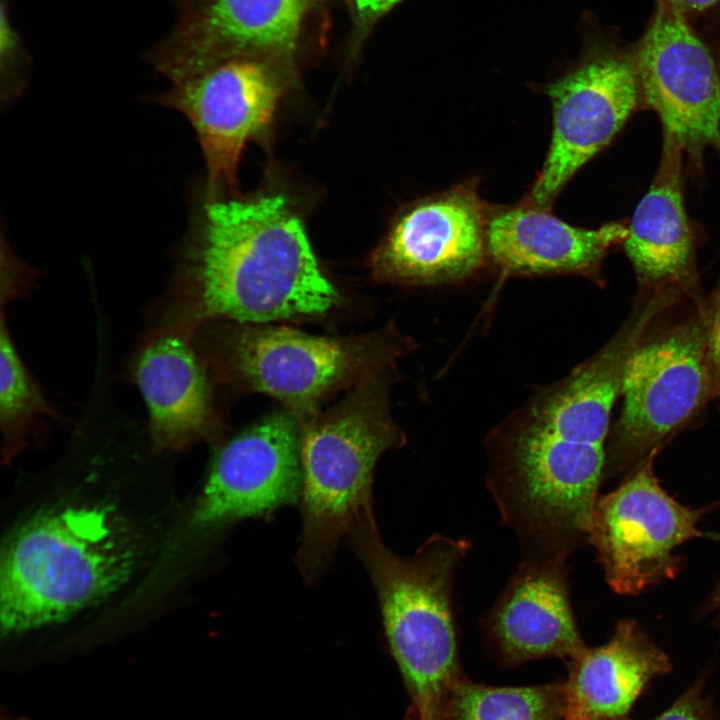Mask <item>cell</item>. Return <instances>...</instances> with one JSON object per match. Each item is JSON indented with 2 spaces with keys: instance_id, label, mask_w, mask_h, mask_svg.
<instances>
[{
  "instance_id": "6da1fadb",
  "label": "cell",
  "mask_w": 720,
  "mask_h": 720,
  "mask_svg": "<svg viewBox=\"0 0 720 720\" xmlns=\"http://www.w3.org/2000/svg\"><path fill=\"white\" fill-rule=\"evenodd\" d=\"M641 331H624L489 435L487 488L523 551L571 554L588 543L610 415Z\"/></svg>"
},
{
  "instance_id": "7a4b0ae2",
  "label": "cell",
  "mask_w": 720,
  "mask_h": 720,
  "mask_svg": "<svg viewBox=\"0 0 720 720\" xmlns=\"http://www.w3.org/2000/svg\"><path fill=\"white\" fill-rule=\"evenodd\" d=\"M338 293L280 194L208 198L178 250L156 325L267 322L325 313Z\"/></svg>"
},
{
  "instance_id": "3957f363",
  "label": "cell",
  "mask_w": 720,
  "mask_h": 720,
  "mask_svg": "<svg viewBox=\"0 0 720 720\" xmlns=\"http://www.w3.org/2000/svg\"><path fill=\"white\" fill-rule=\"evenodd\" d=\"M138 555L136 538L108 508L72 505L38 513L2 551V633L58 623L103 600L129 579Z\"/></svg>"
},
{
  "instance_id": "277c9868",
  "label": "cell",
  "mask_w": 720,
  "mask_h": 720,
  "mask_svg": "<svg viewBox=\"0 0 720 720\" xmlns=\"http://www.w3.org/2000/svg\"><path fill=\"white\" fill-rule=\"evenodd\" d=\"M348 536L376 588L390 649L421 720H443L445 696L461 676L452 591L470 542L434 534L400 558L375 518Z\"/></svg>"
},
{
  "instance_id": "5b68a950",
  "label": "cell",
  "mask_w": 720,
  "mask_h": 720,
  "mask_svg": "<svg viewBox=\"0 0 720 720\" xmlns=\"http://www.w3.org/2000/svg\"><path fill=\"white\" fill-rule=\"evenodd\" d=\"M401 442L382 401L368 393L307 427L300 448L303 528L297 552L306 580L323 574L342 536L374 518L375 464Z\"/></svg>"
},
{
  "instance_id": "8992f818",
  "label": "cell",
  "mask_w": 720,
  "mask_h": 720,
  "mask_svg": "<svg viewBox=\"0 0 720 720\" xmlns=\"http://www.w3.org/2000/svg\"><path fill=\"white\" fill-rule=\"evenodd\" d=\"M655 451L616 489L599 496L588 543L595 549L612 590L636 595L675 577L684 559L676 549L694 538L720 540L698 528L712 505L691 508L676 501L653 472Z\"/></svg>"
},
{
  "instance_id": "52a82bcc",
  "label": "cell",
  "mask_w": 720,
  "mask_h": 720,
  "mask_svg": "<svg viewBox=\"0 0 720 720\" xmlns=\"http://www.w3.org/2000/svg\"><path fill=\"white\" fill-rule=\"evenodd\" d=\"M635 54L617 47L593 48L566 74L545 87L552 105L550 146L524 197L551 210L578 170L601 151L637 104Z\"/></svg>"
},
{
  "instance_id": "ba28073f",
  "label": "cell",
  "mask_w": 720,
  "mask_h": 720,
  "mask_svg": "<svg viewBox=\"0 0 720 720\" xmlns=\"http://www.w3.org/2000/svg\"><path fill=\"white\" fill-rule=\"evenodd\" d=\"M283 85L266 63L239 57L216 64L153 97L181 113L195 131L208 198L229 196L246 144L271 124Z\"/></svg>"
},
{
  "instance_id": "9c48e42d",
  "label": "cell",
  "mask_w": 720,
  "mask_h": 720,
  "mask_svg": "<svg viewBox=\"0 0 720 720\" xmlns=\"http://www.w3.org/2000/svg\"><path fill=\"white\" fill-rule=\"evenodd\" d=\"M707 333L681 326L637 346L623 374L624 405L605 474L618 475L685 422L709 388Z\"/></svg>"
},
{
  "instance_id": "30bf717a",
  "label": "cell",
  "mask_w": 720,
  "mask_h": 720,
  "mask_svg": "<svg viewBox=\"0 0 720 720\" xmlns=\"http://www.w3.org/2000/svg\"><path fill=\"white\" fill-rule=\"evenodd\" d=\"M491 205L477 179L410 204L371 256L378 279L439 285L464 280L488 261L486 232Z\"/></svg>"
},
{
  "instance_id": "8fae6325",
  "label": "cell",
  "mask_w": 720,
  "mask_h": 720,
  "mask_svg": "<svg viewBox=\"0 0 720 720\" xmlns=\"http://www.w3.org/2000/svg\"><path fill=\"white\" fill-rule=\"evenodd\" d=\"M311 0H177L178 14L146 60L176 83L248 54L286 56Z\"/></svg>"
},
{
  "instance_id": "7c38bea8",
  "label": "cell",
  "mask_w": 720,
  "mask_h": 720,
  "mask_svg": "<svg viewBox=\"0 0 720 720\" xmlns=\"http://www.w3.org/2000/svg\"><path fill=\"white\" fill-rule=\"evenodd\" d=\"M635 65L639 87L666 136L690 152L718 140L720 80L714 61L670 0H657Z\"/></svg>"
},
{
  "instance_id": "4fadbf2b",
  "label": "cell",
  "mask_w": 720,
  "mask_h": 720,
  "mask_svg": "<svg viewBox=\"0 0 720 720\" xmlns=\"http://www.w3.org/2000/svg\"><path fill=\"white\" fill-rule=\"evenodd\" d=\"M300 448L297 426L285 414L272 415L228 441L214 458L194 508V524L214 531L297 502Z\"/></svg>"
},
{
  "instance_id": "5bb4252c",
  "label": "cell",
  "mask_w": 720,
  "mask_h": 720,
  "mask_svg": "<svg viewBox=\"0 0 720 720\" xmlns=\"http://www.w3.org/2000/svg\"><path fill=\"white\" fill-rule=\"evenodd\" d=\"M129 377L147 408L154 452L184 451L212 436L211 386L196 330L156 325L132 354Z\"/></svg>"
},
{
  "instance_id": "9a60e30c",
  "label": "cell",
  "mask_w": 720,
  "mask_h": 720,
  "mask_svg": "<svg viewBox=\"0 0 720 720\" xmlns=\"http://www.w3.org/2000/svg\"><path fill=\"white\" fill-rule=\"evenodd\" d=\"M227 361L255 389L304 414L360 365L359 346L282 327L246 329L226 344Z\"/></svg>"
},
{
  "instance_id": "2e32d148",
  "label": "cell",
  "mask_w": 720,
  "mask_h": 720,
  "mask_svg": "<svg viewBox=\"0 0 720 720\" xmlns=\"http://www.w3.org/2000/svg\"><path fill=\"white\" fill-rule=\"evenodd\" d=\"M567 559L523 558L488 612L486 629L506 662L571 659L587 647L572 610Z\"/></svg>"
},
{
  "instance_id": "e0dca14e",
  "label": "cell",
  "mask_w": 720,
  "mask_h": 720,
  "mask_svg": "<svg viewBox=\"0 0 720 720\" xmlns=\"http://www.w3.org/2000/svg\"><path fill=\"white\" fill-rule=\"evenodd\" d=\"M628 227L617 222L595 229L573 226L526 198L491 207L486 232L488 260L512 275H593Z\"/></svg>"
},
{
  "instance_id": "ac0fdd59",
  "label": "cell",
  "mask_w": 720,
  "mask_h": 720,
  "mask_svg": "<svg viewBox=\"0 0 720 720\" xmlns=\"http://www.w3.org/2000/svg\"><path fill=\"white\" fill-rule=\"evenodd\" d=\"M669 655L635 620H620L610 639L569 659L564 720H634L653 680L671 673Z\"/></svg>"
},
{
  "instance_id": "d6986e66",
  "label": "cell",
  "mask_w": 720,
  "mask_h": 720,
  "mask_svg": "<svg viewBox=\"0 0 720 720\" xmlns=\"http://www.w3.org/2000/svg\"><path fill=\"white\" fill-rule=\"evenodd\" d=\"M682 148L665 135L657 175L638 203L625 251L637 273L650 281L678 280L690 265L692 236L682 196Z\"/></svg>"
},
{
  "instance_id": "ffe728a7",
  "label": "cell",
  "mask_w": 720,
  "mask_h": 720,
  "mask_svg": "<svg viewBox=\"0 0 720 720\" xmlns=\"http://www.w3.org/2000/svg\"><path fill=\"white\" fill-rule=\"evenodd\" d=\"M443 720H564V683L493 687L460 676L443 703Z\"/></svg>"
},
{
  "instance_id": "44dd1931",
  "label": "cell",
  "mask_w": 720,
  "mask_h": 720,
  "mask_svg": "<svg viewBox=\"0 0 720 720\" xmlns=\"http://www.w3.org/2000/svg\"><path fill=\"white\" fill-rule=\"evenodd\" d=\"M49 420H62L21 358L5 310L0 325V427L7 459L14 456Z\"/></svg>"
},
{
  "instance_id": "7402d4cb",
  "label": "cell",
  "mask_w": 720,
  "mask_h": 720,
  "mask_svg": "<svg viewBox=\"0 0 720 720\" xmlns=\"http://www.w3.org/2000/svg\"><path fill=\"white\" fill-rule=\"evenodd\" d=\"M7 0L1 3L0 58L2 97L10 101L25 87L30 58L24 42L12 24Z\"/></svg>"
},
{
  "instance_id": "603a6c76",
  "label": "cell",
  "mask_w": 720,
  "mask_h": 720,
  "mask_svg": "<svg viewBox=\"0 0 720 720\" xmlns=\"http://www.w3.org/2000/svg\"><path fill=\"white\" fill-rule=\"evenodd\" d=\"M709 672L702 671L663 711L648 720H719L712 694L706 692Z\"/></svg>"
},
{
  "instance_id": "cb8c5ba5",
  "label": "cell",
  "mask_w": 720,
  "mask_h": 720,
  "mask_svg": "<svg viewBox=\"0 0 720 720\" xmlns=\"http://www.w3.org/2000/svg\"><path fill=\"white\" fill-rule=\"evenodd\" d=\"M707 355L720 382V291L707 332Z\"/></svg>"
},
{
  "instance_id": "d4e9b609",
  "label": "cell",
  "mask_w": 720,
  "mask_h": 720,
  "mask_svg": "<svg viewBox=\"0 0 720 720\" xmlns=\"http://www.w3.org/2000/svg\"><path fill=\"white\" fill-rule=\"evenodd\" d=\"M400 0H353L360 20L368 23L380 17Z\"/></svg>"
},
{
  "instance_id": "484cf974",
  "label": "cell",
  "mask_w": 720,
  "mask_h": 720,
  "mask_svg": "<svg viewBox=\"0 0 720 720\" xmlns=\"http://www.w3.org/2000/svg\"><path fill=\"white\" fill-rule=\"evenodd\" d=\"M713 615V624L720 630V578L699 606L697 616Z\"/></svg>"
},
{
  "instance_id": "4316f807",
  "label": "cell",
  "mask_w": 720,
  "mask_h": 720,
  "mask_svg": "<svg viewBox=\"0 0 720 720\" xmlns=\"http://www.w3.org/2000/svg\"><path fill=\"white\" fill-rule=\"evenodd\" d=\"M684 14L688 12L703 11L717 3L719 0H670Z\"/></svg>"
},
{
  "instance_id": "83f0119b",
  "label": "cell",
  "mask_w": 720,
  "mask_h": 720,
  "mask_svg": "<svg viewBox=\"0 0 720 720\" xmlns=\"http://www.w3.org/2000/svg\"><path fill=\"white\" fill-rule=\"evenodd\" d=\"M2 720H24V719L15 718V717H11V716H6V717H2Z\"/></svg>"
},
{
  "instance_id": "f1b7e54d",
  "label": "cell",
  "mask_w": 720,
  "mask_h": 720,
  "mask_svg": "<svg viewBox=\"0 0 720 720\" xmlns=\"http://www.w3.org/2000/svg\"><path fill=\"white\" fill-rule=\"evenodd\" d=\"M176 1V0H175Z\"/></svg>"
}]
</instances>
